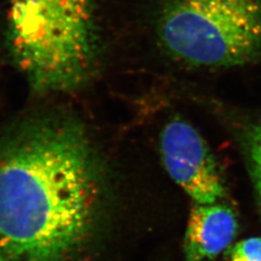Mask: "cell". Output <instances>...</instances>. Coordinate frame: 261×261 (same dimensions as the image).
<instances>
[{
	"label": "cell",
	"mask_w": 261,
	"mask_h": 261,
	"mask_svg": "<svg viewBox=\"0 0 261 261\" xmlns=\"http://www.w3.org/2000/svg\"><path fill=\"white\" fill-rule=\"evenodd\" d=\"M103 181L85 130L45 116L0 141V251L12 261H75L101 214Z\"/></svg>",
	"instance_id": "1"
},
{
	"label": "cell",
	"mask_w": 261,
	"mask_h": 261,
	"mask_svg": "<svg viewBox=\"0 0 261 261\" xmlns=\"http://www.w3.org/2000/svg\"><path fill=\"white\" fill-rule=\"evenodd\" d=\"M15 65L38 94L73 92L99 62L96 0H3Z\"/></svg>",
	"instance_id": "2"
},
{
	"label": "cell",
	"mask_w": 261,
	"mask_h": 261,
	"mask_svg": "<svg viewBox=\"0 0 261 261\" xmlns=\"http://www.w3.org/2000/svg\"><path fill=\"white\" fill-rule=\"evenodd\" d=\"M150 28L162 62L187 75L261 64V0H154Z\"/></svg>",
	"instance_id": "3"
},
{
	"label": "cell",
	"mask_w": 261,
	"mask_h": 261,
	"mask_svg": "<svg viewBox=\"0 0 261 261\" xmlns=\"http://www.w3.org/2000/svg\"><path fill=\"white\" fill-rule=\"evenodd\" d=\"M161 150L168 174L196 204H213L224 197V177L214 155L188 122L168 123L162 133Z\"/></svg>",
	"instance_id": "4"
},
{
	"label": "cell",
	"mask_w": 261,
	"mask_h": 261,
	"mask_svg": "<svg viewBox=\"0 0 261 261\" xmlns=\"http://www.w3.org/2000/svg\"><path fill=\"white\" fill-rule=\"evenodd\" d=\"M238 228L233 210L224 204H196L184 238L186 261L212 259L233 241Z\"/></svg>",
	"instance_id": "5"
},
{
	"label": "cell",
	"mask_w": 261,
	"mask_h": 261,
	"mask_svg": "<svg viewBox=\"0 0 261 261\" xmlns=\"http://www.w3.org/2000/svg\"><path fill=\"white\" fill-rule=\"evenodd\" d=\"M248 146L252 178L261 201V121L252 130Z\"/></svg>",
	"instance_id": "6"
},
{
	"label": "cell",
	"mask_w": 261,
	"mask_h": 261,
	"mask_svg": "<svg viewBox=\"0 0 261 261\" xmlns=\"http://www.w3.org/2000/svg\"><path fill=\"white\" fill-rule=\"evenodd\" d=\"M229 253L231 261H261V238L253 237L237 243Z\"/></svg>",
	"instance_id": "7"
},
{
	"label": "cell",
	"mask_w": 261,
	"mask_h": 261,
	"mask_svg": "<svg viewBox=\"0 0 261 261\" xmlns=\"http://www.w3.org/2000/svg\"><path fill=\"white\" fill-rule=\"evenodd\" d=\"M0 261H12L9 257H7L3 252L0 251Z\"/></svg>",
	"instance_id": "8"
}]
</instances>
